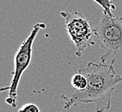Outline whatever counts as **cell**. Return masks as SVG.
Wrapping results in <instances>:
<instances>
[{
  "label": "cell",
  "instance_id": "obj_6",
  "mask_svg": "<svg viewBox=\"0 0 122 112\" xmlns=\"http://www.w3.org/2000/svg\"><path fill=\"white\" fill-rule=\"evenodd\" d=\"M93 1L97 3L103 9V11L106 12L107 14H108L111 16H114L113 11L116 9V6L112 0H93Z\"/></svg>",
  "mask_w": 122,
  "mask_h": 112
},
{
  "label": "cell",
  "instance_id": "obj_7",
  "mask_svg": "<svg viewBox=\"0 0 122 112\" xmlns=\"http://www.w3.org/2000/svg\"><path fill=\"white\" fill-rule=\"evenodd\" d=\"M18 112H41V110L35 103H26L19 109Z\"/></svg>",
  "mask_w": 122,
  "mask_h": 112
},
{
  "label": "cell",
  "instance_id": "obj_4",
  "mask_svg": "<svg viewBox=\"0 0 122 112\" xmlns=\"http://www.w3.org/2000/svg\"><path fill=\"white\" fill-rule=\"evenodd\" d=\"M60 15L65 21V29L75 46V55L81 57L83 52L87 48L95 44L94 38L95 36L94 28L89 20L78 11H61Z\"/></svg>",
  "mask_w": 122,
  "mask_h": 112
},
{
  "label": "cell",
  "instance_id": "obj_5",
  "mask_svg": "<svg viewBox=\"0 0 122 112\" xmlns=\"http://www.w3.org/2000/svg\"><path fill=\"white\" fill-rule=\"evenodd\" d=\"M71 84L76 91H83L87 86V79L82 73L78 72L71 78Z\"/></svg>",
  "mask_w": 122,
  "mask_h": 112
},
{
  "label": "cell",
  "instance_id": "obj_3",
  "mask_svg": "<svg viewBox=\"0 0 122 112\" xmlns=\"http://www.w3.org/2000/svg\"><path fill=\"white\" fill-rule=\"evenodd\" d=\"M94 32L99 44L105 51L101 62L106 63L111 55L122 52V17L111 16L103 11Z\"/></svg>",
  "mask_w": 122,
  "mask_h": 112
},
{
  "label": "cell",
  "instance_id": "obj_1",
  "mask_svg": "<svg viewBox=\"0 0 122 112\" xmlns=\"http://www.w3.org/2000/svg\"><path fill=\"white\" fill-rule=\"evenodd\" d=\"M113 65L114 60L111 64L90 61L80 68L78 72L87 78V86L83 91H75L69 98L62 95L61 98L65 100L64 110H68L80 103H95L96 112L110 110L113 91L122 83V76L116 73Z\"/></svg>",
  "mask_w": 122,
  "mask_h": 112
},
{
  "label": "cell",
  "instance_id": "obj_2",
  "mask_svg": "<svg viewBox=\"0 0 122 112\" xmlns=\"http://www.w3.org/2000/svg\"><path fill=\"white\" fill-rule=\"evenodd\" d=\"M46 28L44 23H36L33 26L32 30L28 37L22 42L14 57V71L12 72V79L8 87L0 88V91H8V97L5 102L12 108L16 107V100L18 96V86L24 72L30 65L32 60L33 44L38 33L41 29Z\"/></svg>",
  "mask_w": 122,
  "mask_h": 112
}]
</instances>
